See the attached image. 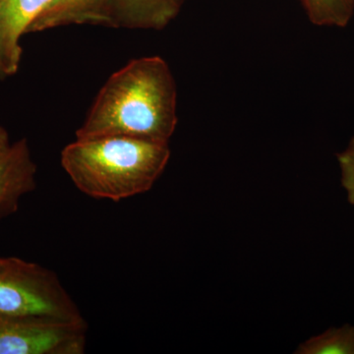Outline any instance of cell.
<instances>
[{
  "mask_svg": "<svg viewBox=\"0 0 354 354\" xmlns=\"http://www.w3.org/2000/svg\"><path fill=\"white\" fill-rule=\"evenodd\" d=\"M177 88L164 58L132 59L97 93L76 139L128 137L169 143L176 131Z\"/></svg>",
  "mask_w": 354,
  "mask_h": 354,
  "instance_id": "obj_1",
  "label": "cell"
},
{
  "mask_svg": "<svg viewBox=\"0 0 354 354\" xmlns=\"http://www.w3.org/2000/svg\"><path fill=\"white\" fill-rule=\"evenodd\" d=\"M169 158V143L111 136L76 139L60 162L83 194L120 202L151 190Z\"/></svg>",
  "mask_w": 354,
  "mask_h": 354,
  "instance_id": "obj_2",
  "label": "cell"
},
{
  "mask_svg": "<svg viewBox=\"0 0 354 354\" xmlns=\"http://www.w3.org/2000/svg\"><path fill=\"white\" fill-rule=\"evenodd\" d=\"M0 313L87 325L55 272L17 257H0Z\"/></svg>",
  "mask_w": 354,
  "mask_h": 354,
  "instance_id": "obj_3",
  "label": "cell"
},
{
  "mask_svg": "<svg viewBox=\"0 0 354 354\" xmlns=\"http://www.w3.org/2000/svg\"><path fill=\"white\" fill-rule=\"evenodd\" d=\"M88 325L0 313V354H83Z\"/></svg>",
  "mask_w": 354,
  "mask_h": 354,
  "instance_id": "obj_4",
  "label": "cell"
},
{
  "mask_svg": "<svg viewBox=\"0 0 354 354\" xmlns=\"http://www.w3.org/2000/svg\"><path fill=\"white\" fill-rule=\"evenodd\" d=\"M183 0H104L97 25L162 30L176 17Z\"/></svg>",
  "mask_w": 354,
  "mask_h": 354,
  "instance_id": "obj_5",
  "label": "cell"
},
{
  "mask_svg": "<svg viewBox=\"0 0 354 354\" xmlns=\"http://www.w3.org/2000/svg\"><path fill=\"white\" fill-rule=\"evenodd\" d=\"M53 0H0V57L7 78L15 75L22 59L20 41Z\"/></svg>",
  "mask_w": 354,
  "mask_h": 354,
  "instance_id": "obj_6",
  "label": "cell"
},
{
  "mask_svg": "<svg viewBox=\"0 0 354 354\" xmlns=\"http://www.w3.org/2000/svg\"><path fill=\"white\" fill-rule=\"evenodd\" d=\"M37 171L27 140L13 143L0 160V221L14 215L22 198L36 189Z\"/></svg>",
  "mask_w": 354,
  "mask_h": 354,
  "instance_id": "obj_7",
  "label": "cell"
},
{
  "mask_svg": "<svg viewBox=\"0 0 354 354\" xmlns=\"http://www.w3.org/2000/svg\"><path fill=\"white\" fill-rule=\"evenodd\" d=\"M104 0H53L27 34L69 24H95Z\"/></svg>",
  "mask_w": 354,
  "mask_h": 354,
  "instance_id": "obj_8",
  "label": "cell"
},
{
  "mask_svg": "<svg viewBox=\"0 0 354 354\" xmlns=\"http://www.w3.org/2000/svg\"><path fill=\"white\" fill-rule=\"evenodd\" d=\"M295 353L354 354V326L330 328L300 344Z\"/></svg>",
  "mask_w": 354,
  "mask_h": 354,
  "instance_id": "obj_9",
  "label": "cell"
},
{
  "mask_svg": "<svg viewBox=\"0 0 354 354\" xmlns=\"http://www.w3.org/2000/svg\"><path fill=\"white\" fill-rule=\"evenodd\" d=\"M302 3L316 26L346 27L354 13V0H302Z\"/></svg>",
  "mask_w": 354,
  "mask_h": 354,
  "instance_id": "obj_10",
  "label": "cell"
},
{
  "mask_svg": "<svg viewBox=\"0 0 354 354\" xmlns=\"http://www.w3.org/2000/svg\"><path fill=\"white\" fill-rule=\"evenodd\" d=\"M342 174V187L348 195V202L354 206V137L346 150L337 155Z\"/></svg>",
  "mask_w": 354,
  "mask_h": 354,
  "instance_id": "obj_11",
  "label": "cell"
},
{
  "mask_svg": "<svg viewBox=\"0 0 354 354\" xmlns=\"http://www.w3.org/2000/svg\"><path fill=\"white\" fill-rule=\"evenodd\" d=\"M12 143L10 142V137H9L8 132L6 128L0 125V160L10 149Z\"/></svg>",
  "mask_w": 354,
  "mask_h": 354,
  "instance_id": "obj_12",
  "label": "cell"
},
{
  "mask_svg": "<svg viewBox=\"0 0 354 354\" xmlns=\"http://www.w3.org/2000/svg\"><path fill=\"white\" fill-rule=\"evenodd\" d=\"M7 78L6 71H4L3 64H2L1 57H0V81L6 80Z\"/></svg>",
  "mask_w": 354,
  "mask_h": 354,
  "instance_id": "obj_13",
  "label": "cell"
}]
</instances>
